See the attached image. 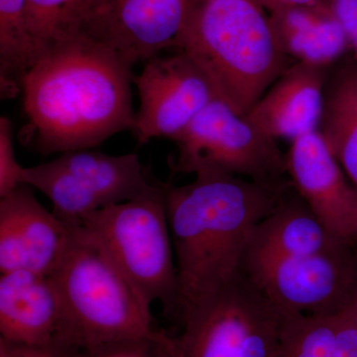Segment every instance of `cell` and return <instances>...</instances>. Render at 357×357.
Instances as JSON below:
<instances>
[{
	"label": "cell",
	"instance_id": "5b68a950",
	"mask_svg": "<svg viewBox=\"0 0 357 357\" xmlns=\"http://www.w3.org/2000/svg\"><path fill=\"white\" fill-rule=\"evenodd\" d=\"M165 184L142 198L107 206L75 225L109 256L140 302L176 316L177 267L167 218Z\"/></svg>",
	"mask_w": 357,
	"mask_h": 357
},
{
	"label": "cell",
	"instance_id": "d6986e66",
	"mask_svg": "<svg viewBox=\"0 0 357 357\" xmlns=\"http://www.w3.org/2000/svg\"><path fill=\"white\" fill-rule=\"evenodd\" d=\"M41 56L30 29L26 0H0L2 98H11L21 91V79Z\"/></svg>",
	"mask_w": 357,
	"mask_h": 357
},
{
	"label": "cell",
	"instance_id": "277c9868",
	"mask_svg": "<svg viewBox=\"0 0 357 357\" xmlns=\"http://www.w3.org/2000/svg\"><path fill=\"white\" fill-rule=\"evenodd\" d=\"M68 227L69 241L50 275L64 316L61 342L83 349L161 335L154 328L151 310L109 256L79 227Z\"/></svg>",
	"mask_w": 357,
	"mask_h": 357
},
{
	"label": "cell",
	"instance_id": "2e32d148",
	"mask_svg": "<svg viewBox=\"0 0 357 357\" xmlns=\"http://www.w3.org/2000/svg\"><path fill=\"white\" fill-rule=\"evenodd\" d=\"M344 244L349 243L338 238L321 222L292 183L276 208L253 229L243 266L278 258L319 255Z\"/></svg>",
	"mask_w": 357,
	"mask_h": 357
},
{
	"label": "cell",
	"instance_id": "ffe728a7",
	"mask_svg": "<svg viewBox=\"0 0 357 357\" xmlns=\"http://www.w3.org/2000/svg\"><path fill=\"white\" fill-rule=\"evenodd\" d=\"M337 314H289L277 357H335Z\"/></svg>",
	"mask_w": 357,
	"mask_h": 357
},
{
	"label": "cell",
	"instance_id": "9a60e30c",
	"mask_svg": "<svg viewBox=\"0 0 357 357\" xmlns=\"http://www.w3.org/2000/svg\"><path fill=\"white\" fill-rule=\"evenodd\" d=\"M64 316L51 276L29 270L0 276V338L24 344L61 342Z\"/></svg>",
	"mask_w": 357,
	"mask_h": 357
},
{
	"label": "cell",
	"instance_id": "ac0fdd59",
	"mask_svg": "<svg viewBox=\"0 0 357 357\" xmlns=\"http://www.w3.org/2000/svg\"><path fill=\"white\" fill-rule=\"evenodd\" d=\"M318 132L357 190V64L328 77Z\"/></svg>",
	"mask_w": 357,
	"mask_h": 357
},
{
	"label": "cell",
	"instance_id": "603a6c76",
	"mask_svg": "<svg viewBox=\"0 0 357 357\" xmlns=\"http://www.w3.org/2000/svg\"><path fill=\"white\" fill-rule=\"evenodd\" d=\"M25 167L16 158L13 123L8 117H0V198L24 184Z\"/></svg>",
	"mask_w": 357,
	"mask_h": 357
},
{
	"label": "cell",
	"instance_id": "52a82bcc",
	"mask_svg": "<svg viewBox=\"0 0 357 357\" xmlns=\"http://www.w3.org/2000/svg\"><path fill=\"white\" fill-rule=\"evenodd\" d=\"M24 184L53 204V213L72 225L114 204L156 192L158 182L134 153L109 155L91 149L66 152L37 166L25 167Z\"/></svg>",
	"mask_w": 357,
	"mask_h": 357
},
{
	"label": "cell",
	"instance_id": "8992f818",
	"mask_svg": "<svg viewBox=\"0 0 357 357\" xmlns=\"http://www.w3.org/2000/svg\"><path fill=\"white\" fill-rule=\"evenodd\" d=\"M289 314L241 272L180 319L178 357H277Z\"/></svg>",
	"mask_w": 357,
	"mask_h": 357
},
{
	"label": "cell",
	"instance_id": "83f0119b",
	"mask_svg": "<svg viewBox=\"0 0 357 357\" xmlns=\"http://www.w3.org/2000/svg\"><path fill=\"white\" fill-rule=\"evenodd\" d=\"M344 312L357 326V290L349 304L345 307Z\"/></svg>",
	"mask_w": 357,
	"mask_h": 357
},
{
	"label": "cell",
	"instance_id": "3957f363",
	"mask_svg": "<svg viewBox=\"0 0 357 357\" xmlns=\"http://www.w3.org/2000/svg\"><path fill=\"white\" fill-rule=\"evenodd\" d=\"M266 13L258 0H196L176 46L243 116L291 65Z\"/></svg>",
	"mask_w": 357,
	"mask_h": 357
},
{
	"label": "cell",
	"instance_id": "9c48e42d",
	"mask_svg": "<svg viewBox=\"0 0 357 357\" xmlns=\"http://www.w3.org/2000/svg\"><path fill=\"white\" fill-rule=\"evenodd\" d=\"M241 272L285 312L335 316L356 292L357 249L344 244L319 255L249 263Z\"/></svg>",
	"mask_w": 357,
	"mask_h": 357
},
{
	"label": "cell",
	"instance_id": "ba28073f",
	"mask_svg": "<svg viewBox=\"0 0 357 357\" xmlns=\"http://www.w3.org/2000/svg\"><path fill=\"white\" fill-rule=\"evenodd\" d=\"M175 173L218 171L266 185H282L287 161L277 141L264 135L220 98L208 103L173 139Z\"/></svg>",
	"mask_w": 357,
	"mask_h": 357
},
{
	"label": "cell",
	"instance_id": "4fadbf2b",
	"mask_svg": "<svg viewBox=\"0 0 357 357\" xmlns=\"http://www.w3.org/2000/svg\"><path fill=\"white\" fill-rule=\"evenodd\" d=\"M69 227L23 184L0 198V272L50 275L62 258Z\"/></svg>",
	"mask_w": 357,
	"mask_h": 357
},
{
	"label": "cell",
	"instance_id": "4316f807",
	"mask_svg": "<svg viewBox=\"0 0 357 357\" xmlns=\"http://www.w3.org/2000/svg\"><path fill=\"white\" fill-rule=\"evenodd\" d=\"M258 1L269 14L295 8V7L318 6L326 2L325 0H258Z\"/></svg>",
	"mask_w": 357,
	"mask_h": 357
},
{
	"label": "cell",
	"instance_id": "d4e9b609",
	"mask_svg": "<svg viewBox=\"0 0 357 357\" xmlns=\"http://www.w3.org/2000/svg\"><path fill=\"white\" fill-rule=\"evenodd\" d=\"M328 4L344 28L349 49L357 55V0H331Z\"/></svg>",
	"mask_w": 357,
	"mask_h": 357
},
{
	"label": "cell",
	"instance_id": "cb8c5ba5",
	"mask_svg": "<svg viewBox=\"0 0 357 357\" xmlns=\"http://www.w3.org/2000/svg\"><path fill=\"white\" fill-rule=\"evenodd\" d=\"M81 349L63 342L24 344L0 338V357H79Z\"/></svg>",
	"mask_w": 357,
	"mask_h": 357
},
{
	"label": "cell",
	"instance_id": "5bb4252c",
	"mask_svg": "<svg viewBox=\"0 0 357 357\" xmlns=\"http://www.w3.org/2000/svg\"><path fill=\"white\" fill-rule=\"evenodd\" d=\"M328 69L302 62L291 64L244 117L276 141L292 142L318 131Z\"/></svg>",
	"mask_w": 357,
	"mask_h": 357
},
{
	"label": "cell",
	"instance_id": "7402d4cb",
	"mask_svg": "<svg viewBox=\"0 0 357 357\" xmlns=\"http://www.w3.org/2000/svg\"><path fill=\"white\" fill-rule=\"evenodd\" d=\"M79 357H178L176 337L168 333L153 337L116 340L81 349Z\"/></svg>",
	"mask_w": 357,
	"mask_h": 357
},
{
	"label": "cell",
	"instance_id": "7c38bea8",
	"mask_svg": "<svg viewBox=\"0 0 357 357\" xmlns=\"http://www.w3.org/2000/svg\"><path fill=\"white\" fill-rule=\"evenodd\" d=\"M288 175L307 206L331 231L357 246V190L318 131L292 141L286 154Z\"/></svg>",
	"mask_w": 357,
	"mask_h": 357
},
{
	"label": "cell",
	"instance_id": "484cf974",
	"mask_svg": "<svg viewBox=\"0 0 357 357\" xmlns=\"http://www.w3.org/2000/svg\"><path fill=\"white\" fill-rule=\"evenodd\" d=\"M335 357H357V326L344 312L337 314Z\"/></svg>",
	"mask_w": 357,
	"mask_h": 357
},
{
	"label": "cell",
	"instance_id": "8fae6325",
	"mask_svg": "<svg viewBox=\"0 0 357 357\" xmlns=\"http://www.w3.org/2000/svg\"><path fill=\"white\" fill-rule=\"evenodd\" d=\"M139 107L132 133L138 144L155 138L174 139L218 95L189 56H157L134 77Z\"/></svg>",
	"mask_w": 357,
	"mask_h": 357
},
{
	"label": "cell",
	"instance_id": "f1b7e54d",
	"mask_svg": "<svg viewBox=\"0 0 357 357\" xmlns=\"http://www.w3.org/2000/svg\"><path fill=\"white\" fill-rule=\"evenodd\" d=\"M190 1L192 2V4H194L195 3V1H196V0H190Z\"/></svg>",
	"mask_w": 357,
	"mask_h": 357
},
{
	"label": "cell",
	"instance_id": "6da1fadb",
	"mask_svg": "<svg viewBox=\"0 0 357 357\" xmlns=\"http://www.w3.org/2000/svg\"><path fill=\"white\" fill-rule=\"evenodd\" d=\"M133 66L75 32L50 45L21 79V141L44 156L98 146L132 132Z\"/></svg>",
	"mask_w": 357,
	"mask_h": 357
},
{
	"label": "cell",
	"instance_id": "30bf717a",
	"mask_svg": "<svg viewBox=\"0 0 357 357\" xmlns=\"http://www.w3.org/2000/svg\"><path fill=\"white\" fill-rule=\"evenodd\" d=\"M190 0H86L76 31L135 66L176 48Z\"/></svg>",
	"mask_w": 357,
	"mask_h": 357
},
{
	"label": "cell",
	"instance_id": "7a4b0ae2",
	"mask_svg": "<svg viewBox=\"0 0 357 357\" xmlns=\"http://www.w3.org/2000/svg\"><path fill=\"white\" fill-rule=\"evenodd\" d=\"M190 184H165L164 199L178 284L180 321L241 272L249 238L292 181L266 185L218 171Z\"/></svg>",
	"mask_w": 357,
	"mask_h": 357
},
{
	"label": "cell",
	"instance_id": "44dd1931",
	"mask_svg": "<svg viewBox=\"0 0 357 357\" xmlns=\"http://www.w3.org/2000/svg\"><path fill=\"white\" fill-rule=\"evenodd\" d=\"M86 0H26L33 37L43 52L66 35L76 31Z\"/></svg>",
	"mask_w": 357,
	"mask_h": 357
},
{
	"label": "cell",
	"instance_id": "f546056e",
	"mask_svg": "<svg viewBox=\"0 0 357 357\" xmlns=\"http://www.w3.org/2000/svg\"><path fill=\"white\" fill-rule=\"evenodd\" d=\"M326 2H328V3H330L331 0H325Z\"/></svg>",
	"mask_w": 357,
	"mask_h": 357
},
{
	"label": "cell",
	"instance_id": "e0dca14e",
	"mask_svg": "<svg viewBox=\"0 0 357 357\" xmlns=\"http://www.w3.org/2000/svg\"><path fill=\"white\" fill-rule=\"evenodd\" d=\"M282 51L295 62L328 68L349 50L344 28L328 3L269 15Z\"/></svg>",
	"mask_w": 357,
	"mask_h": 357
}]
</instances>
